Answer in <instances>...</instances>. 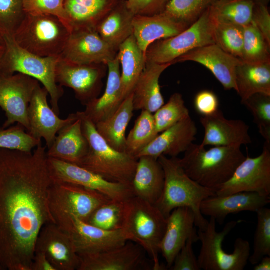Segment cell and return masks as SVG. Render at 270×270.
Returning a JSON list of instances; mask_svg holds the SVG:
<instances>
[{
    "instance_id": "6da1fadb",
    "label": "cell",
    "mask_w": 270,
    "mask_h": 270,
    "mask_svg": "<svg viewBox=\"0 0 270 270\" xmlns=\"http://www.w3.org/2000/svg\"><path fill=\"white\" fill-rule=\"evenodd\" d=\"M47 158L42 144L30 152L0 148V270H32L38 236L54 223Z\"/></svg>"
},
{
    "instance_id": "7a4b0ae2",
    "label": "cell",
    "mask_w": 270,
    "mask_h": 270,
    "mask_svg": "<svg viewBox=\"0 0 270 270\" xmlns=\"http://www.w3.org/2000/svg\"><path fill=\"white\" fill-rule=\"evenodd\" d=\"M246 157L240 146H214L206 150L192 143L178 162L192 180L215 192L231 178Z\"/></svg>"
},
{
    "instance_id": "3957f363",
    "label": "cell",
    "mask_w": 270,
    "mask_h": 270,
    "mask_svg": "<svg viewBox=\"0 0 270 270\" xmlns=\"http://www.w3.org/2000/svg\"><path fill=\"white\" fill-rule=\"evenodd\" d=\"M164 173V184L162 194L154 204L166 218L174 209L186 207L194 214L195 226L199 230L206 229L208 221L200 210L202 202L216 196L215 192L192 180L184 172L178 158H168L162 155L158 158Z\"/></svg>"
},
{
    "instance_id": "277c9868",
    "label": "cell",
    "mask_w": 270,
    "mask_h": 270,
    "mask_svg": "<svg viewBox=\"0 0 270 270\" xmlns=\"http://www.w3.org/2000/svg\"><path fill=\"white\" fill-rule=\"evenodd\" d=\"M76 114L81 120L82 132L89 144L88 152L80 166L108 182L130 186L138 159L112 148L84 112H78Z\"/></svg>"
},
{
    "instance_id": "5b68a950",
    "label": "cell",
    "mask_w": 270,
    "mask_h": 270,
    "mask_svg": "<svg viewBox=\"0 0 270 270\" xmlns=\"http://www.w3.org/2000/svg\"><path fill=\"white\" fill-rule=\"evenodd\" d=\"M166 218L154 205L136 196L124 201L122 230L128 241L140 245L153 262V270H162L159 260L160 244L164 235Z\"/></svg>"
},
{
    "instance_id": "8992f818",
    "label": "cell",
    "mask_w": 270,
    "mask_h": 270,
    "mask_svg": "<svg viewBox=\"0 0 270 270\" xmlns=\"http://www.w3.org/2000/svg\"><path fill=\"white\" fill-rule=\"evenodd\" d=\"M6 42L0 74L12 75L20 73L41 82L50 98L52 108L60 114L59 100L64 90L56 80V70L59 57H42L20 46L13 37L4 36Z\"/></svg>"
},
{
    "instance_id": "52a82bcc",
    "label": "cell",
    "mask_w": 270,
    "mask_h": 270,
    "mask_svg": "<svg viewBox=\"0 0 270 270\" xmlns=\"http://www.w3.org/2000/svg\"><path fill=\"white\" fill-rule=\"evenodd\" d=\"M71 28L51 14H26L13 38L22 48L42 57H60Z\"/></svg>"
},
{
    "instance_id": "ba28073f",
    "label": "cell",
    "mask_w": 270,
    "mask_h": 270,
    "mask_svg": "<svg viewBox=\"0 0 270 270\" xmlns=\"http://www.w3.org/2000/svg\"><path fill=\"white\" fill-rule=\"evenodd\" d=\"M242 222L233 220L227 223L223 230L218 232L216 220L212 217L206 229L198 230V240L202 246L198 258L200 270H243L250 255V242L242 238L234 242L232 253L228 254L222 248L225 238L236 226Z\"/></svg>"
},
{
    "instance_id": "9c48e42d",
    "label": "cell",
    "mask_w": 270,
    "mask_h": 270,
    "mask_svg": "<svg viewBox=\"0 0 270 270\" xmlns=\"http://www.w3.org/2000/svg\"><path fill=\"white\" fill-rule=\"evenodd\" d=\"M209 7L192 26L180 34L152 44L146 53V64L172 63L186 52L198 48L214 44L213 22Z\"/></svg>"
},
{
    "instance_id": "30bf717a",
    "label": "cell",
    "mask_w": 270,
    "mask_h": 270,
    "mask_svg": "<svg viewBox=\"0 0 270 270\" xmlns=\"http://www.w3.org/2000/svg\"><path fill=\"white\" fill-rule=\"evenodd\" d=\"M52 218L54 223L69 236L80 256L115 248L128 241L122 230H102L72 214L55 215Z\"/></svg>"
},
{
    "instance_id": "8fae6325",
    "label": "cell",
    "mask_w": 270,
    "mask_h": 270,
    "mask_svg": "<svg viewBox=\"0 0 270 270\" xmlns=\"http://www.w3.org/2000/svg\"><path fill=\"white\" fill-rule=\"evenodd\" d=\"M110 200L112 199L95 190L54 180L48 192V204L52 218L68 214L85 222L96 208Z\"/></svg>"
},
{
    "instance_id": "7c38bea8",
    "label": "cell",
    "mask_w": 270,
    "mask_h": 270,
    "mask_svg": "<svg viewBox=\"0 0 270 270\" xmlns=\"http://www.w3.org/2000/svg\"><path fill=\"white\" fill-rule=\"evenodd\" d=\"M240 192H253L270 196V143L265 142L262 154L246 158L231 178L216 190L223 196Z\"/></svg>"
},
{
    "instance_id": "4fadbf2b",
    "label": "cell",
    "mask_w": 270,
    "mask_h": 270,
    "mask_svg": "<svg viewBox=\"0 0 270 270\" xmlns=\"http://www.w3.org/2000/svg\"><path fill=\"white\" fill-rule=\"evenodd\" d=\"M39 85L38 80L22 74H0V107L7 118L2 128L17 122L29 130L28 106Z\"/></svg>"
},
{
    "instance_id": "5bb4252c",
    "label": "cell",
    "mask_w": 270,
    "mask_h": 270,
    "mask_svg": "<svg viewBox=\"0 0 270 270\" xmlns=\"http://www.w3.org/2000/svg\"><path fill=\"white\" fill-rule=\"evenodd\" d=\"M104 64H80L59 60L56 70V83L72 88L84 106L98 98L107 72Z\"/></svg>"
},
{
    "instance_id": "9a60e30c",
    "label": "cell",
    "mask_w": 270,
    "mask_h": 270,
    "mask_svg": "<svg viewBox=\"0 0 270 270\" xmlns=\"http://www.w3.org/2000/svg\"><path fill=\"white\" fill-rule=\"evenodd\" d=\"M47 164L54 180L92 189L114 200L124 201L133 196L130 186L108 182L80 166L50 157L47 158Z\"/></svg>"
},
{
    "instance_id": "2e32d148",
    "label": "cell",
    "mask_w": 270,
    "mask_h": 270,
    "mask_svg": "<svg viewBox=\"0 0 270 270\" xmlns=\"http://www.w3.org/2000/svg\"><path fill=\"white\" fill-rule=\"evenodd\" d=\"M100 36L96 30L88 28H72L60 58L80 64H104L117 55Z\"/></svg>"
},
{
    "instance_id": "e0dca14e",
    "label": "cell",
    "mask_w": 270,
    "mask_h": 270,
    "mask_svg": "<svg viewBox=\"0 0 270 270\" xmlns=\"http://www.w3.org/2000/svg\"><path fill=\"white\" fill-rule=\"evenodd\" d=\"M48 93L40 84L34 92L28 110L30 129L27 132L34 138H44L49 148L60 130L74 122L78 116L72 114L66 119L60 118L48 102Z\"/></svg>"
},
{
    "instance_id": "ac0fdd59",
    "label": "cell",
    "mask_w": 270,
    "mask_h": 270,
    "mask_svg": "<svg viewBox=\"0 0 270 270\" xmlns=\"http://www.w3.org/2000/svg\"><path fill=\"white\" fill-rule=\"evenodd\" d=\"M35 250L44 252L56 270H78L80 258L71 238L54 222L42 228Z\"/></svg>"
},
{
    "instance_id": "d6986e66",
    "label": "cell",
    "mask_w": 270,
    "mask_h": 270,
    "mask_svg": "<svg viewBox=\"0 0 270 270\" xmlns=\"http://www.w3.org/2000/svg\"><path fill=\"white\" fill-rule=\"evenodd\" d=\"M194 62L208 69L222 84L225 90H236V71L242 62L238 58L226 53L216 44L194 49L182 56L174 62Z\"/></svg>"
},
{
    "instance_id": "ffe728a7",
    "label": "cell",
    "mask_w": 270,
    "mask_h": 270,
    "mask_svg": "<svg viewBox=\"0 0 270 270\" xmlns=\"http://www.w3.org/2000/svg\"><path fill=\"white\" fill-rule=\"evenodd\" d=\"M200 120L204 130L202 146H242L252 142L249 126L240 120L226 118L220 110L202 116Z\"/></svg>"
},
{
    "instance_id": "44dd1931",
    "label": "cell",
    "mask_w": 270,
    "mask_h": 270,
    "mask_svg": "<svg viewBox=\"0 0 270 270\" xmlns=\"http://www.w3.org/2000/svg\"><path fill=\"white\" fill-rule=\"evenodd\" d=\"M162 132L136 156V159L144 156L156 159L162 155L176 158L196 140L198 129L190 116Z\"/></svg>"
},
{
    "instance_id": "7402d4cb",
    "label": "cell",
    "mask_w": 270,
    "mask_h": 270,
    "mask_svg": "<svg viewBox=\"0 0 270 270\" xmlns=\"http://www.w3.org/2000/svg\"><path fill=\"white\" fill-rule=\"evenodd\" d=\"M270 202V196L253 192H240L209 197L202 202L200 210L204 216L214 218L222 224L230 214L244 211L256 212Z\"/></svg>"
},
{
    "instance_id": "603a6c76",
    "label": "cell",
    "mask_w": 270,
    "mask_h": 270,
    "mask_svg": "<svg viewBox=\"0 0 270 270\" xmlns=\"http://www.w3.org/2000/svg\"><path fill=\"white\" fill-rule=\"evenodd\" d=\"M144 250L138 244L126 242L104 252L80 256L78 270H136L142 268Z\"/></svg>"
},
{
    "instance_id": "cb8c5ba5",
    "label": "cell",
    "mask_w": 270,
    "mask_h": 270,
    "mask_svg": "<svg viewBox=\"0 0 270 270\" xmlns=\"http://www.w3.org/2000/svg\"><path fill=\"white\" fill-rule=\"evenodd\" d=\"M192 210L186 207L174 210L166 218V230L160 244V253L170 269L188 238L196 233Z\"/></svg>"
},
{
    "instance_id": "d4e9b609",
    "label": "cell",
    "mask_w": 270,
    "mask_h": 270,
    "mask_svg": "<svg viewBox=\"0 0 270 270\" xmlns=\"http://www.w3.org/2000/svg\"><path fill=\"white\" fill-rule=\"evenodd\" d=\"M132 27L136 42L145 55L154 42L174 36L188 28L164 12L152 16H134Z\"/></svg>"
},
{
    "instance_id": "484cf974",
    "label": "cell",
    "mask_w": 270,
    "mask_h": 270,
    "mask_svg": "<svg viewBox=\"0 0 270 270\" xmlns=\"http://www.w3.org/2000/svg\"><path fill=\"white\" fill-rule=\"evenodd\" d=\"M164 184V173L158 160L148 156L138 158L130 186L132 196L155 204L162 194Z\"/></svg>"
},
{
    "instance_id": "4316f807",
    "label": "cell",
    "mask_w": 270,
    "mask_h": 270,
    "mask_svg": "<svg viewBox=\"0 0 270 270\" xmlns=\"http://www.w3.org/2000/svg\"><path fill=\"white\" fill-rule=\"evenodd\" d=\"M88 148V142L82 132V122L78 116L76 121L59 131L48 148L46 154L48 157L80 166Z\"/></svg>"
},
{
    "instance_id": "83f0119b",
    "label": "cell",
    "mask_w": 270,
    "mask_h": 270,
    "mask_svg": "<svg viewBox=\"0 0 270 270\" xmlns=\"http://www.w3.org/2000/svg\"><path fill=\"white\" fill-rule=\"evenodd\" d=\"M108 78L103 95L86 106L85 114L96 124L104 121L118 108L124 100L121 85L120 63L116 55L107 64Z\"/></svg>"
},
{
    "instance_id": "f1b7e54d",
    "label": "cell",
    "mask_w": 270,
    "mask_h": 270,
    "mask_svg": "<svg viewBox=\"0 0 270 270\" xmlns=\"http://www.w3.org/2000/svg\"><path fill=\"white\" fill-rule=\"evenodd\" d=\"M172 63L146 64L132 92L134 110H147L153 114L164 104L159 83L162 74Z\"/></svg>"
},
{
    "instance_id": "f546056e",
    "label": "cell",
    "mask_w": 270,
    "mask_h": 270,
    "mask_svg": "<svg viewBox=\"0 0 270 270\" xmlns=\"http://www.w3.org/2000/svg\"><path fill=\"white\" fill-rule=\"evenodd\" d=\"M122 0H64V8L71 29L96 28Z\"/></svg>"
},
{
    "instance_id": "4dcf8cb0",
    "label": "cell",
    "mask_w": 270,
    "mask_h": 270,
    "mask_svg": "<svg viewBox=\"0 0 270 270\" xmlns=\"http://www.w3.org/2000/svg\"><path fill=\"white\" fill-rule=\"evenodd\" d=\"M134 16L128 8L126 0H122L96 30L102 39L118 52L120 46L133 34Z\"/></svg>"
},
{
    "instance_id": "1f68e13d",
    "label": "cell",
    "mask_w": 270,
    "mask_h": 270,
    "mask_svg": "<svg viewBox=\"0 0 270 270\" xmlns=\"http://www.w3.org/2000/svg\"><path fill=\"white\" fill-rule=\"evenodd\" d=\"M117 56L122 66L123 100L131 94L146 66V56L132 34L120 46Z\"/></svg>"
},
{
    "instance_id": "d6a6232c",
    "label": "cell",
    "mask_w": 270,
    "mask_h": 270,
    "mask_svg": "<svg viewBox=\"0 0 270 270\" xmlns=\"http://www.w3.org/2000/svg\"><path fill=\"white\" fill-rule=\"evenodd\" d=\"M235 82L241 102L256 94L270 96V61L255 64L242 62L236 68Z\"/></svg>"
},
{
    "instance_id": "836d02e7",
    "label": "cell",
    "mask_w": 270,
    "mask_h": 270,
    "mask_svg": "<svg viewBox=\"0 0 270 270\" xmlns=\"http://www.w3.org/2000/svg\"><path fill=\"white\" fill-rule=\"evenodd\" d=\"M134 111L132 93L122 101L112 115L95 124L99 134L112 148L118 151L125 152L126 132Z\"/></svg>"
},
{
    "instance_id": "e575fe53",
    "label": "cell",
    "mask_w": 270,
    "mask_h": 270,
    "mask_svg": "<svg viewBox=\"0 0 270 270\" xmlns=\"http://www.w3.org/2000/svg\"><path fill=\"white\" fill-rule=\"evenodd\" d=\"M252 0H214L209 6L212 21L244 26L251 23Z\"/></svg>"
},
{
    "instance_id": "d590c367",
    "label": "cell",
    "mask_w": 270,
    "mask_h": 270,
    "mask_svg": "<svg viewBox=\"0 0 270 270\" xmlns=\"http://www.w3.org/2000/svg\"><path fill=\"white\" fill-rule=\"evenodd\" d=\"M158 134L154 114L147 110H142L133 128L126 137L125 152L136 158Z\"/></svg>"
},
{
    "instance_id": "8d00e7d4",
    "label": "cell",
    "mask_w": 270,
    "mask_h": 270,
    "mask_svg": "<svg viewBox=\"0 0 270 270\" xmlns=\"http://www.w3.org/2000/svg\"><path fill=\"white\" fill-rule=\"evenodd\" d=\"M124 201L110 200L96 208L86 222L106 231L122 230Z\"/></svg>"
},
{
    "instance_id": "74e56055",
    "label": "cell",
    "mask_w": 270,
    "mask_h": 270,
    "mask_svg": "<svg viewBox=\"0 0 270 270\" xmlns=\"http://www.w3.org/2000/svg\"><path fill=\"white\" fill-rule=\"evenodd\" d=\"M244 43L240 60L246 63L270 61V44L252 23L243 26Z\"/></svg>"
},
{
    "instance_id": "f35d334b",
    "label": "cell",
    "mask_w": 270,
    "mask_h": 270,
    "mask_svg": "<svg viewBox=\"0 0 270 270\" xmlns=\"http://www.w3.org/2000/svg\"><path fill=\"white\" fill-rule=\"evenodd\" d=\"M214 0H170L164 12L188 28L194 24Z\"/></svg>"
},
{
    "instance_id": "ab89813d",
    "label": "cell",
    "mask_w": 270,
    "mask_h": 270,
    "mask_svg": "<svg viewBox=\"0 0 270 270\" xmlns=\"http://www.w3.org/2000/svg\"><path fill=\"white\" fill-rule=\"evenodd\" d=\"M212 22L214 44L229 54L240 59L244 43L243 26Z\"/></svg>"
},
{
    "instance_id": "60d3db41",
    "label": "cell",
    "mask_w": 270,
    "mask_h": 270,
    "mask_svg": "<svg viewBox=\"0 0 270 270\" xmlns=\"http://www.w3.org/2000/svg\"><path fill=\"white\" fill-rule=\"evenodd\" d=\"M190 116L189 110L185 104L182 95L178 92L172 94L167 103L162 106L154 114L158 133Z\"/></svg>"
},
{
    "instance_id": "b9f144b4",
    "label": "cell",
    "mask_w": 270,
    "mask_h": 270,
    "mask_svg": "<svg viewBox=\"0 0 270 270\" xmlns=\"http://www.w3.org/2000/svg\"><path fill=\"white\" fill-rule=\"evenodd\" d=\"M241 103L252 115L254 124L265 142L270 143V96L256 94Z\"/></svg>"
},
{
    "instance_id": "7bdbcfd3",
    "label": "cell",
    "mask_w": 270,
    "mask_h": 270,
    "mask_svg": "<svg viewBox=\"0 0 270 270\" xmlns=\"http://www.w3.org/2000/svg\"><path fill=\"white\" fill-rule=\"evenodd\" d=\"M256 213L258 222L254 250L248 259L252 265L257 264L264 256H270V209L264 206Z\"/></svg>"
},
{
    "instance_id": "ee69618b",
    "label": "cell",
    "mask_w": 270,
    "mask_h": 270,
    "mask_svg": "<svg viewBox=\"0 0 270 270\" xmlns=\"http://www.w3.org/2000/svg\"><path fill=\"white\" fill-rule=\"evenodd\" d=\"M19 124L6 128L0 129V148L30 152L42 144Z\"/></svg>"
},
{
    "instance_id": "f6af8a7d",
    "label": "cell",
    "mask_w": 270,
    "mask_h": 270,
    "mask_svg": "<svg viewBox=\"0 0 270 270\" xmlns=\"http://www.w3.org/2000/svg\"><path fill=\"white\" fill-rule=\"evenodd\" d=\"M26 13L22 0H0V32L14 37Z\"/></svg>"
},
{
    "instance_id": "bcb514c9",
    "label": "cell",
    "mask_w": 270,
    "mask_h": 270,
    "mask_svg": "<svg viewBox=\"0 0 270 270\" xmlns=\"http://www.w3.org/2000/svg\"><path fill=\"white\" fill-rule=\"evenodd\" d=\"M22 0L26 14L53 15L59 18L70 26L64 8V0Z\"/></svg>"
},
{
    "instance_id": "7dc6e473",
    "label": "cell",
    "mask_w": 270,
    "mask_h": 270,
    "mask_svg": "<svg viewBox=\"0 0 270 270\" xmlns=\"http://www.w3.org/2000/svg\"><path fill=\"white\" fill-rule=\"evenodd\" d=\"M198 240V233L192 235L176 256L172 270H200L198 258L193 250V244Z\"/></svg>"
},
{
    "instance_id": "c3c4849f",
    "label": "cell",
    "mask_w": 270,
    "mask_h": 270,
    "mask_svg": "<svg viewBox=\"0 0 270 270\" xmlns=\"http://www.w3.org/2000/svg\"><path fill=\"white\" fill-rule=\"evenodd\" d=\"M270 0H252L253 8L251 23L262 33L270 44V14L268 3Z\"/></svg>"
},
{
    "instance_id": "681fc988",
    "label": "cell",
    "mask_w": 270,
    "mask_h": 270,
    "mask_svg": "<svg viewBox=\"0 0 270 270\" xmlns=\"http://www.w3.org/2000/svg\"><path fill=\"white\" fill-rule=\"evenodd\" d=\"M169 0H127L126 3L135 16H152L163 12Z\"/></svg>"
},
{
    "instance_id": "f907efd6",
    "label": "cell",
    "mask_w": 270,
    "mask_h": 270,
    "mask_svg": "<svg viewBox=\"0 0 270 270\" xmlns=\"http://www.w3.org/2000/svg\"><path fill=\"white\" fill-rule=\"evenodd\" d=\"M194 105L196 111L202 116H208L218 111L219 101L216 95L209 90H202L196 96Z\"/></svg>"
},
{
    "instance_id": "816d5d0a",
    "label": "cell",
    "mask_w": 270,
    "mask_h": 270,
    "mask_svg": "<svg viewBox=\"0 0 270 270\" xmlns=\"http://www.w3.org/2000/svg\"><path fill=\"white\" fill-rule=\"evenodd\" d=\"M32 270H56V269L44 252L35 250Z\"/></svg>"
},
{
    "instance_id": "f5cc1de1",
    "label": "cell",
    "mask_w": 270,
    "mask_h": 270,
    "mask_svg": "<svg viewBox=\"0 0 270 270\" xmlns=\"http://www.w3.org/2000/svg\"><path fill=\"white\" fill-rule=\"evenodd\" d=\"M254 270H270V256H265L256 264L254 268Z\"/></svg>"
},
{
    "instance_id": "db71d44e",
    "label": "cell",
    "mask_w": 270,
    "mask_h": 270,
    "mask_svg": "<svg viewBox=\"0 0 270 270\" xmlns=\"http://www.w3.org/2000/svg\"><path fill=\"white\" fill-rule=\"evenodd\" d=\"M6 46V42L4 38L2 33L0 32V48Z\"/></svg>"
},
{
    "instance_id": "11a10c76",
    "label": "cell",
    "mask_w": 270,
    "mask_h": 270,
    "mask_svg": "<svg viewBox=\"0 0 270 270\" xmlns=\"http://www.w3.org/2000/svg\"><path fill=\"white\" fill-rule=\"evenodd\" d=\"M5 50V46L4 47H1L0 48V64L2 60L4 52Z\"/></svg>"
}]
</instances>
